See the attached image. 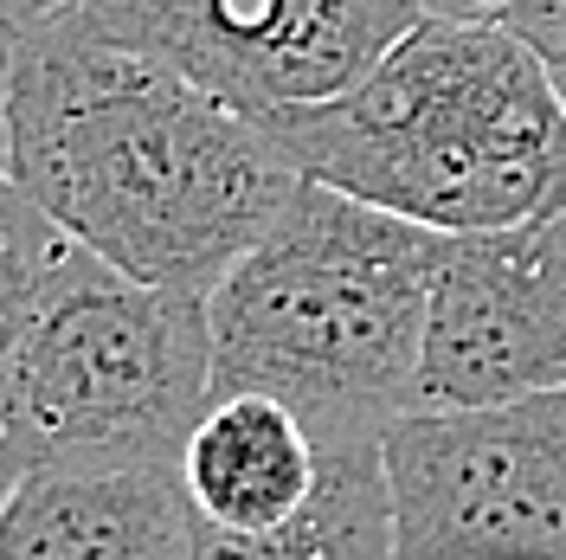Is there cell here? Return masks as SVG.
Segmentation results:
<instances>
[{"mask_svg": "<svg viewBox=\"0 0 566 560\" xmlns=\"http://www.w3.org/2000/svg\"><path fill=\"white\" fill-rule=\"evenodd\" d=\"M7 175L71 246L193 297L245 258L296 187L258 116L84 13L13 27Z\"/></svg>", "mask_w": 566, "mask_h": 560, "instance_id": "1", "label": "cell"}, {"mask_svg": "<svg viewBox=\"0 0 566 560\" xmlns=\"http://www.w3.org/2000/svg\"><path fill=\"white\" fill-rule=\"evenodd\" d=\"M264 129L303 180L431 232L566 212V91L502 20H412L348 91Z\"/></svg>", "mask_w": 566, "mask_h": 560, "instance_id": "2", "label": "cell"}, {"mask_svg": "<svg viewBox=\"0 0 566 560\" xmlns=\"http://www.w3.org/2000/svg\"><path fill=\"white\" fill-rule=\"evenodd\" d=\"M438 251L444 232L296 175L207 290L212 393H271L322 445L387 438L419 406Z\"/></svg>", "mask_w": 566, "mask_h": 560, "instance_id": "3", "label": "cell"}, {"mask_svg": "<svg viewBox=\"0 0 566 560\" xmlns=\"http://www.w3.org/2000/svg\"><path fill=\"white\" fill-rule=\"evenodd\" d=\"M212 400L207 297L129 278L65 246L0 386V432L27 464H175Z\"/></svg>", "mask_w": 566, "mask_h": 560, "instance_id": "4", "label": "cell"}, {"mask_svg": "<svg viewBox=\"0 0 566 560\" xmlns=\"http://www.w3.org/2000/svg\"><path fill=\"white\" fill-rule=\"evenodd\" d=\"M380 457L399 560H566V386L412 406Z\"/></svg>", "mask_w": 566, "mask_h": 560, "instance_id": "5", "label": "cell"}, {"mask_svg": "<svg viewBox=\"0 0 566 560\" xmlns=\"http://www.w3.org/2000/svg\"><path fill=\"white\" fill-rule=\"evenodd\" d=\"M77 13L258 123L348 91L424 20L412 0H84Z\"/></svg>", "mask_w": 566, "mask_h": 560, "instance_id": "6", "label": "cell"}, {"mask_svg": "<svg viewBox=\"0 0 566 560\" xmlns=\"http://www.w3.org/2000/svg\"><path fill=\"white\" fill-rule=\"evenodd\" d=\"M547 386H566V212L444 232L419 406H495Z\"/></svg>", "mask_w": 566, "mask_h": 560, "instance_id": "7", "label": "cell"}, {"mask_svg": "<svg viewBox=\"0 0 566 560\" xmlns=\"http://www.w3.org/2000/svg\"><path fill=\"white\" fill-rule=\"evenodd\" d=\"M0 560H193V502L175 464H27L0 502Z\"/></svg>", "mask_w": 566, "mask_h": 560, "instance_id": "8", "label": "cell"}, {"mask_svg": "<svg viewBox=\"0 0 566 560\" xmlns=\"http://www.w3.org/2000/svg\"><path fill=\"white\" fill-rule=\"evenodd\" d=\"M322 477V438L271 393H212L187 432L180 484L212 528H283Z\"/></svg>", "mask_w": 566, "mask_h": 560, "instance_id": "9", "label": "cell"}, {"mask_svg": "<svg viewBox=\"0 0 566 560\" xmlns=\"http://www.w3.org/2000/svg\"><path fill=\"white\" fill-rule=\"evenodd\" d=\"M193 560H399L380 438L322 445L316 496L283 528H212L193 516Z\"/></svg>", "mask_w": 566, "mask_h": 560, "instance_id": "10", "label": "cell"}, {"mask_svg": "<svg viewBox=\"0 0 566 560\" xmlns=\"http://www.w3.org/2000/svg\"><path fill=\"white\" fill-rule=\"evenodd\" d=\"M65 232L39 212V200L20 187V180L0 168V386H7V367L33 329V310L52 283V265L65 258Z\"/></svg>", "mask_w": 566, "mask_h": 560, "instance_id": "11", "label": "cell"}, {"mask_svg": "<svg viewBox=\"0 0 566 560\" xmlns=\"http://www.w3.org/2000/svg\"><path fill=\"white\" fill-rule=\"evenodd\" d=\"M509 27L528 39L547 65H566V0H515Z\"/></svg>", "mask_w": 566, "mask_h": 560, "instance_id": "12", "label": "cell"}, {"mask_svg": "<svg viewBox=\"0 0 566 560\" xmlns=\"http://www.w3.org/2000/svg\"><path fill=\"white\" fill-rule=\"evenodd\" d=\"M424 20H502L509 27V13H515V0H412Z\"/></svg>", "mask_w": 566, "mask_h": 560, "instance_id": "13", "label": "cell"}, {"mask_svg": "<svg viewBox=\"0 0 566 560\" xmlns=\"http://www.w3.org/2000/svg\"><path fill=\"white\" fill-rule=\"evenodd\" d=\"M84 0H0V20L7 27H39V20H59V13H77Z\"/></svg>", "mask_w": 566, "mask_h": 560, "instance_id": "14", "label": "cell"}, {"mask_svg": "<svg viewBox=\"0 0 566 560\" xmlns=\"http://www.w3.org/2000/svg\"><path fill=\"white\" fill-rule=\"evenodd\" d=\"M20 477H27V452H20V445L0 432V502H7V490H13Z\"/></svg>", "mask_w": 566, "mask_h": 560, "instance_id": "15", "label": "cell"}, {"mask_svg": "<svg viewBox=\"0 0 566 560\" xmlns=\"http://www.w3.org/2000/svg\"><path fill=\"white\" fill-rule=\"evenodd\" d=\"M7 52H13V27L0 20V168H7Z\"/></svg>", "mask_w": 566, "mask_h": 560, "instance_id": "16", "label": "cell"}, {"mask_svg": "<svg viewBox=\"0 0 566 560\" xmlns=\"http://www.w3.org/2000/svg\"><path fill=\"white\" fill-rule=\"evenodd\" d=\"M554 77H560V91H566V65H554Z\"/></svg>", "mask_w": 566, "mask_h": 560, "instance_id": "17", "label": "cell"}]
</instances>
